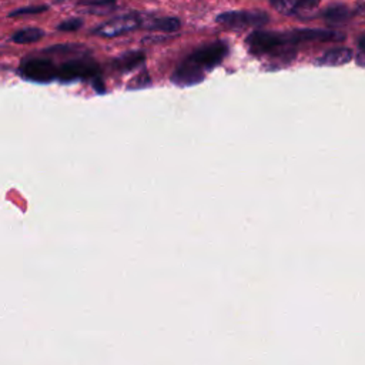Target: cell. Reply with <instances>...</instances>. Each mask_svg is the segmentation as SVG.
Returning a JSON list of instances; mask_svg holds the SVG:
<instances>
[{
  "mask_svg": "<svg viewBox=\"0 0 365 365\" xmlns=\"http://www.w3.org/2000/svg\"><path fill=\"white\" fill-rule=\"evenodd\" d=\"M245 43H247L250 53H252L255 56L275 54L279 50H284V48L295 44L292 40L291 31L277 33V31H264V30L252 31L247 37Z\"/></svg>",
  "mask_w": 365,
  "mask_h": 365,
  "instance_id": "6da1fadb",
  "label": "cell"
},
{
  "mask_svg": "<svg viewBox=\"0 0 365 365\" xmlns=\"http://www.w3.org/2000/svg\"><path fill=\"white\" fill-rule=\"evenodd\" d=\"M100 73L98 64L91 58H74L68 60L58 67L57 78L63 83H71L76 80L97 78Z\"/></svg>",
  "mask_w": 365,
  "mask_h": 365,
  "instance_id": "7a4b0ae2",
  "label": "cell"
},
{
  "mask_svg": "<svg viewBox=\"0 0 365 365\" xmlns=\"http://www.w3.org/2000/svg\"><path fill=\"white\" fill-rule=\"evenodd\" d=\"M215 21L228 29L261 27L268 23V14L261 10H235L218 14Z\"/></svg>",
  "mask_w": 365,
  "mask_h": 365,
  "instance_id": "3957f363",
  "label": "cell"
},
{
  "mask_svg": "<svg viewBox=\"0 0 365 365\" xmlns=\"http://www.w3.org/2000/svg\"><path fill=\"white\" fill-rule=\"evenodd\" d=\"M19 73L23 78L34 83H50L57 78L58 68L51 60L47 58H27L20 64Z\"/></svg>",
  "mask_w": 365,
  "mask_h": 365,
  "instance_id": "277c9868",
  "label": "cell"
},
{
  "mask_svg": "<svg viewBox=\"0 0 365 365\" xmlns=\"http://www.w3.org/2000/svg\"><path fill=\"white\" fill-rule=\"evenodd\" d=\"M227 53H228V47L224 41H214L194 50L187 58L191 63H194L197 67L205 71L220 64L222 58L227 56Z\"/></svg>",
  "mask_w": 365,
  "mask_h": 365,
  "instance_id": "5b68a950",
  "label": "cell"
},
{
  "mask_svg": "<svg viewBox=\"0 0 365 365\" xmlns=\"http://www.w3.org/2000/svg\"><path fill=\"white\" fill-rule=\"evenodd\" d=\"M141 24V19L137 14H125L114 17L103 24H100L97 29H94V34L101 37H115L128 31L135 30Z\"/></svg>",
  "mask_w": 365,
  "mask_h": 365,
  "instance_id": "8992f818",
  "label": "cell"
},
{
  "mask_svg": "<svg viewBox=\"0 0 365 365\" xmlns=\"http://www.w3.org/2000/svg\"><path fill=\"white\" fill-rule=\"evenodd\" d=\"M204 70L197 67L188 58H185L173 73L171 81L178 87H190L204 80Z\"/></svg>",
  "mask_w": 365,
  "mask_h": 365,
  "instance_id": "52a82bcc",
  "label": "cell"
},
{
  "mask_svg": "<svg viewBox=\"0 0 365 365\" xmlns=\"http://www.w3.org/2000/svg\"><path fill=\"white\" fill-rule=\"evenodd\" d=\"M144 60H145V54L143 51L131 50V51H125V53L120 54L118 57H115L113 60L111 66L118 73H128V71L140 67L144 63Z\"/></svg>",
  "mask_w": 365,
  "mask_h": 365,
  "instance_id": "ba28073f",
  "label": "cell"
},
{
  "mask_svg": "<svg viewBox=\"0 0 365 365\" xmlns=\"http://www.w3.org/2000/svg\"><path fill=\"white\" fill-rule=\"evenodd\" d=\"M352 58V50L346 47H336L324 53L315 63L318 66H342Z\"/></svg>",
  "mask_w": 365,
  "mask_h": 365,
  "instance_id": "9c48e42d",
  "label": "cell"
},
{
  "mask_svg": "<svg viewBox=\"0 0 365 365\" xmlns=\"http://www.w3.org/2000/svg\"><path fill=\"white\" fill-rule=\"evenodd\" d=\"M44 36V31L38 27H24L11 34V41L17 44H29L38 41Z\"/></svg>",
  "mask_w": 365,
  "mask_h": 365,
  "instance_id": "30bf717a",
  "label": "cell"
},
{
  "mask_svg": "<svg viewBox=\"0 0 365 365\" xmlns=\"http://www.w3.org/2000/svg\"><path fill=\"white\" fill-rule=\"evenodd\" d=\"M145 27L150 30H161V31H177L181 27V21L177 17H155L145 23Z\"/></svg>",
  "mask_w": 365,
  "mask_h": 365,
  "instance_id": "8fae6325",
  "label": "cell"
},
{
  "mask_svg": "<svg viewBox=\"0 0 365 365\" xmlns=\"http://www.w3.org/2000/svg\"><path fill=\"white\" fill-rule=\"evenodd\" d=\"M349 16V10L342 6V4H335V6H331L328 7L325 11H324V17L328 20V21H332V23H341V21H345Z\"/></svg>",
  "mask_w": 365,
  "mask_h": 365,
  "instance_id": "7c38bea8",
  "label": "cell"
},
{
  "mask_svg": "<svg viewBox=\"0 0 365 365\" xmlns=\"http://www.w3.org/2000/svg\"><path fill=\"white\" fill-rule=\"evenodd\" d=\"M271 4L282 14H292L298 9L299 0H269Z\"/></svg>",
  "mask_w": 365,
  "mask_h": 365,
  "instance_id": "4fadbf2b",
  "label": "cell"
},
{
  "mask_svg": "<svg viewBox=\"0 0 365 365\" xmlns=\"http://www.w3.org/2000/svg\"><path fill=\"white\" fill-rule=\"evenodd\" d=\"M150 84H151L150 74L147 71H143V73H140L138 76H135L134 78L130 80V83L127 84V88L128 90H138V88H144Z\"/></svg>",
  "mask_w": 365,
  "mask_h": 365,
  "instance_id": "5bb4252c",
  "label": "cell"
},
{
  "mask_svg": "<svg viewBox=\"0 0 365 365\" xmlns=\"http://www.w3.org/2000/svg\"><path fill=\"white\" fill-rule=\"evenodd\" d=\"M47 9H48V6H46V4L20 7V9H16V10L10 11V13H9V17H19V16H24V14H38V13L46 11Z\"/></svg>",
  "mask_w": 365,
  "mask_h": 365,
  "instance_id": "9a60e30c",
  "label": "cell"
},
{
  "mask_svg": "<svg viewBox=\"0 0 365 365\" xmlns=\"http://www.w3.org/2000/svg\"><path fill=\"white\" fill-rule=\"evenodd\" d=\"M83 23L84 21L80 17H70V19L61 21L57 26V30H60V31H76V30H78L83 26Z\"/></svg>",
  "mask_w": 365,
  "mask_h": 365,
  "instance_id": "2e32d148",
  "label": "cell"
},
{
  "mask_svg": "<svg viewBox=\"0 0 365 365\" xmlns=\"http://www.w3.org/2000/svg\"><path fill=\"white\" fill-rule=\"evenodd\" d=\"M319 1L321 0H299L298 7H301V9H314L319 4Z\"/></svg>",
  "mask_w": 365,
  "mask_h": 365,
  "instance_id": "e0dca14e",
  "label": "cell"
}]
</instances>
